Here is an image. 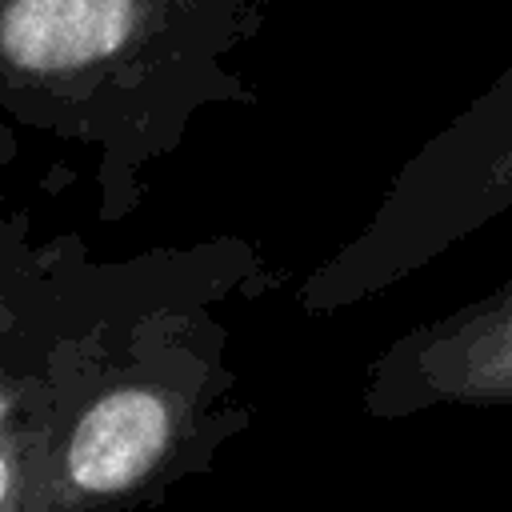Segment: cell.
Segmentation results:
<instances>
[{"mask_svg": "<svg viewBox=\"0 0 512 512\" xmlns=\"http://www.w3.org/2000/svg\"><path fill=\"white\" fill-rule=\"evenodd\" d=\"M48 408L0 428V512H28Z\"/></svg>", "mask_w": 512, "mask_h": 512, "instance_id": "6", "label": "cell"}, {"mask_svg": "<svg viewBox=\"0 0 512 512\" xmlns=\"http://www.w3.org/2000/svg\"><path fill=\"white\" fill-rule=\"evenodd\" d=\"M264 0H0V112L96 152V216L116 224L208 108L260 96L232 56Z\"/></svg>", "mask_w": 512, "mask_h": 512, "instance_id": "1", "label": "cell"}, {"mask_svg": "<svg viewBox=\"0 0 512 512\" xmlns=\"http://www.w3.org/2000/svg\"><path fill=\"white\" fill-rule=\"evenodd\" d=\"M16 148H20V144H16V132H12L8 124H0V172L16 160Z\"/></svg>", "mask_w": 512, "mask_h": 512, "instance_id": "7", "label": "cell"}, {"mask_svg": "<svg viewBox=\"0 0 512 512\" xmlns=\"http://www.w3.org/2000/svg\"><path fill=\"white\" fill-rule=\"evenodd\" d=\"M512 208V64L392 176L364 228L300 284L312 316L380 296Z\"/></svg>", "mask_w": 512, "mask_h": 512, "instance_id": "3", "label": "cell"}, {"mask_svg": "<svg viewBox=\"0 0 512 512\" xmlns=\"http://www.w3.org/2000/svg\"><path fill=\"white\" fill-rule=\"evenodd\" d=\"M72 332L60 260L52 248H28L24 228L0 224V428L48 408L52 368Z\"/></svg>", "mask_w": 512, "mask_h": 512, "instance_id": "5", "label": "cell"}, {"mask_svg": "<svg viewBox=\"0 0 512 512\" xmlns=\"http://www.w3.org/2000/svg\"><path fill=\"white\" fill-rule=\"evenodd\" d=\"M360 404L376 420L512 404V276L396 336L368 364Z\"/></svg>", "mask_w": 512, "mask_h": 512, "instance_id": "4", "label": "cell"}, {"mask_svg": "<svg viewBox=\"0 0 512 512\" xmlns=\"http://www.w3.org/2000/svg\"><path fill=\"white\" fill-rule=\"evenodd\" d=\"M212 308L72 332L52 368L28 512H132L164 500L248 428Z\"/></svg>", "mask_w": 512, "mask_h": 512, "instance_id": "2", "label": "cell"}]
</instances>
